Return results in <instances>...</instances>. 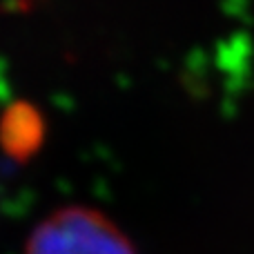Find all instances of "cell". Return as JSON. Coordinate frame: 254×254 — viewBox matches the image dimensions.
Listing matches in <instances>:
<instances>
[{
	"label": "cell",
	"mask_w": 254,
	"mask_h": 254,
	"mask_svg": "<svg viewBox=\"0 0 254 254\" xmlns=\"http://www.w3.org/2000/svg\"><path fill=\"white\" fill-rule=\"evenodd\" d=\"M40 129H43V125L38 121V114H36V110H31L27 105L11 110L4 116L2 123L4 143L13 145L18 154L34 149V143L40 140Z\"/></svg>",
	"instance_id": "cell-2"
},
{
	"label": "cell",
	"mask_w": 254,
	"mask_h": 254,
	"mask_svg": "<svg viewBox=\"0 0 254 254\" xmlns=\"http://www.w3.org/2000/svg\"><path fill=\"white\" fill-rule=\"evenodd\" d=\"M25 254H136V248L103 212L67 205L36 225Z\"/></svg>",
	"instance_id": "cell-1"
}]
</instances>
